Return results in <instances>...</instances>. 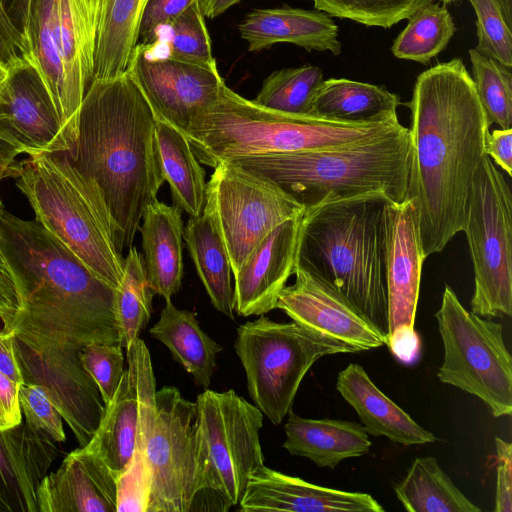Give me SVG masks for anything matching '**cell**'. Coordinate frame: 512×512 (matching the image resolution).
<instances>
[{"instance_id": "obj_12", "label": "cell", "mask_w": 512, "mask_h": 512, "mask_svg": "<svg viewBox=\"0 0 512 512\" xmlns=\"http://www.w3.org/2000/svg\"><path fill=\"white\" fill-rule=\"evenodd\" d=\"M203 464L202 491L225 510L238 505L251 475L264 465L259 433L263 413L233 390H205L196 400Z\"/></svg>"}, {"instance_id": "obj_11", "label": "cell", "mask_w": 512, "mask_h": 512, "mask_svg": "<svg viewBox=\"0 0 512 512\" xmlns=\"http://www.w3.org/2000/svg\"><path fill=\"white\" fill-rule=\"evenodd\" d=\"M444 347L442 383L482 400L494 417L512 414V360L500 323L469 312L446 285L435 313Z\"/></svg>"}, {"instance_id": "obj_20", "label": "cell", "mask_w": 512, "mask_h": 512, "mask_svg": "<svg viewBox=\"0 0 512 512\" xmlns=\"http://www.w3.org/2000/svg\"><path fill=\"white\" fill-rule=\"evenodd\" d=\"M39 512H117L116 477L88 446L70 452L36 491Z\"/></svg>"}, {"instance_id": "obj_47", "label": "cell", "mask_w": 512, "mask_h": 512, "mask_svg": "<svg viewBox=\"0 0 512 512\" xmlns=\"http://www.w3.org/2000/svg\"><path fill=\"white\" fill-rule=\"evenodd\" d=\"M19 387L18 383L0 372V430L15 427L23 421Z\"/></svg>"}, {"instance_id": "obj_57", "label": "cell", "mask_w": 512, "mask_h": 512, "mask_svg": "<svg viewBox=\"0 0 512 512\" xmlns=\"http://www.w3.org/2000/svg\"><path fill=\"white\" fill-rule=\"evenodd\" d=\"M141 2H142L143 9H144V7H145V5H146L147 0H141Z\"/></svg>"}, {"instance_id": "obj_5", "label": "cell", "mask_w": 512, "mask_h": 512, "mask_svg": "<svg viewBox=\"0 0 512 512\" xmlns=\"http://www.w3.org/2000/svg\"><path fill=\"white\" fill-rule=\"evenodd\" d=\"M225 162L269 179L304 209L373 191H381L399 204L407 197L410 130L402 126L386 135L350 144Z\"/></svg>"}, {"instance_id": "obj_10", "label": "cell", "mask_w": 512, "mask_h": 512, "mask_svg": "<svg viewBox=\"0 0 512 512\" xmlns=\"http://www.w3.org/2000/svg\"><path fill=\"white\" fill-rule=\"evenodd\" d=\"M474 269L471 312L512 315V197L510 186L485 155L465 208L464 225Z\"/></svg>"}, {"instance_id": "obj_9", "label": "cell", "mask_w": 512, "mask_h": 512, "mask_svg": "<svg viewBox=\"0 0 512 512\" xmlns=\"http://www.w3.org/2000/svg\"><path fill=\"white\" fill-rule=\"evenodd\" d=\"M234 348L251 399L274 425L292 410L299 386L317 360L352 353L345 345L294 321L278 323L263 315L239 326Z\"/></svg>"}, {"instance_id": "obj_29", "label": "cell", "mask_w": 512, "mask_h": 512, "mask_svg": "<svg viewBox=\"0 0 512 512\" xmlns=\"http://www.w3.org/2000/svg\"><path fill=\"white\" fill-rule=\"evenodd\" d=\"M155 143L162 176L169 185L173 205L189 217L201 215L206 202L205 170L186 135L169 124L157 121Z\"/></svg>"}, {"instance_id": "obj_32", "label": "cell", "mask_w": 512, "mask_h": 512, "mask_svg": "<svg viewBox=\"0 0 512 512\" xmlns=\"http://www.w3.org/2000/svg\"><path fill=\"white\" fill-rule=\"evenodd\" d=\"M25 35L32 58L52 96L67 137L68 111L57 0H31Z\"/></svg>"}, {"instance_id": "obj_56", "label": "cell", "mask_w": 512, "mask_h": 512, "mask_svg": "<svg viewBox=\"0 0 512 512\" xmlns=\"http://www.w3.org/2000/svg\"><path fill=\"white\" fill-rule=\"evenodd\" d=\"M441 2L447 4V3H451V2H454L456 0H440Z\"/></svg>"}, {"instance_id": "obj_48", "label": "cell", "mask_w": 512, "mask_h": 512, "mask_svg": "<svg viewBox=\"0 0 512 512\" xmlns=\"http://www.w3.org/2000/svg\"><path fill=\"white\" fill-rule=\"evenodd\" d=\"M485 154L504 172L512 175V128L488 131L485 137Z\"/></svg>"}, {"instance_id": "obj_18", "label": "cell", "mask_w": 512, "mask_h": 512, "mask_svg": "<svg viewBox=\"0 0 512 512\" xmlns=\"http://www.w3.org/2000/svg\"><path fill=\"white\" fill-rule=\"evenodd\" d=\"M301 216L274 228L234 274V311L238 315H264L276 309L279 294L296 269Z\"/></svg>"}, {"instance_id": "obj_24", "label": "cell", "mask_w": 512, "mask_h": 512, "mask_svg": "<svg viewBox=\"0 0 512 512\" xmlns=\"http://www.w3.org/2000/svg\"><path fill=\"white\" fill-rule=\"evenodd\" d=\"M175 205L156 200L147 206L142 217L143 262L154 295L170 301L183 278V220Z\"/></svg>"}, {"instance_id": "obj_2", "label": "cell", "mask_w": 512, "mask_h": 512, "mask_svg": "<svg viewBox=\"0 0 512 512\" xmlns=\"http://www.w3.org/2000/svg\"><path fill=\"white\" fill-rule=\"evenodd\" d=\"M411 111L407 197L415 205L427 258L441 252L464 225L474 176L485 154L490 124L472 76L460 58L416 78Z\"/></svg>"}, {"instance_id": "obj_7", "label": "cell", "mask_w": 512, "mask_h": 512, "mask_svg": "<svg viewBox=\"0 0 512 512\" xmlns=\"http://www.w3.org/2000/svg\"><path fill=\"white\" fill-rule=\"evenodd\" d=\"M21 164L15 184L29 201L35 219L97 278L117 289L124 258L96 185L76 169L67 153H42Z\"/></svg>"}, {"instance_id": "obj_54", "label": "cell", "mask_w": 512, "mask_h": 512, "mask_svg": "<svg viewBox=\"0 0 512 512\" xmlns=\"http://www.w3.org/2000/svg\"><path fill=\"white\" fill-rule=\"evenodd\" d=\"M87 9L98 21L102 0H83Z\"/></svg>"}, {"instance_id": "obj_13", "label": "cell", "mask_w": 512, "mask_h": 512, "mask_svg": "<svg viewBox=\"0 0 512 512\" xmlns=\"http://www.w3.org/2000/svg\"><path fill=\"white\" fill-rule=\"evenodd\" d=\"M205 206L213 213L233 275L274 228L304 212L272 181L231 162L214 168Z\"/></svg>"}, {"instance_id": "obj_43", "label": "cell", "mask_w": 512, "mask_h": 512, "mask_svg": "<svg viewBox=\"0 0 512 512\" xmlns=\"http://www.w3.org/2000/svg\"><path fill=\"white\" fill-rule=\"evenodd\" d=\"M117 512H147L150 479L142 452L134 450L127 467L116 477Z\"/></svg>"}, {"instance_id": "obj_28", "label": "cell", "mask_w": 512, "mask_h": 512, "mask_svg": "<svg viewBox=\"0 0 512 512\" xmlns=\"http://www.w3.org/2000/svg\"><path fill=\"white\" fill-rule=\"evenodd\" d=\"M183 239L214 308L234 319L230 259L211 210L189 217Z\"/></svg>"}, {"instance_id": "obj_50", "label": "cell", "mask_w": 512, "mask_h": 512, "mask_svg": "<svg viewBox=\"0 0 512 512\" xmlns=\"http://www.w3.org/2000/svg\"><path fill=\"white\" fill-rule=\"evenodd\" d=\"M19 152L0 137V182L5 178H18L21 171V161L16 157Z\"/></svg>"}, {"instance_id": "obj_19", "label": "cell", "mask_w": 512, "mask_h": 512, "mask_svg": "<svg viewBox=\"0 0 512 512\" xmlns=\"http://www.w3.org/2000/svg\"><path fill=\"white\" fill-rule=\"evenodd\" d=\"M243 512H383L370 494L309 483L265 465L249 478L238 504Z\"/></svg>"}, {"instance_id": "obj_25", "label": "cell", "mask_w": 512, "mask_h": 512, "mask_svg": "<svg viewBox=\"0 0 512 512\" xmlns=\"http://www.w3.org/2000/svg\"><path fill=\"white\" fill-rule=\"evenodd\" d=\"M283 447L318 467L334 469L341 461L369 452L371 441L362 424L338 419H310L288 413Z\"/></svg>"}, {"instance_id": "obj_53", "label": "cell", "mask_w": 512, "mask_h": 512, "mask_svg": "<svg viewBox=\"0 0 512 512\" xmlns=\"http://www.w3.org/2000/svg\"><path fill=\"white\" fill-rule=\"evenodd\" d=\"M3 208V204L0 198V214ZM0 283L4 285L10 291L18 294L17 286L13 277L12 272L10 271L8 264L5 260V257L1 248V234H0ZM19 295V294H18Z\"/></svg>"}, {"instance_id": "obj_22", "label": "cell", "mask_w": 512, "mask_h": 512, "mask_svg": "<svg viewBox=\"0 0 512 512\" xmlns=\"http://www.w3.org/2000/svg\"><path fill=\"white\" fill-rule=\"evenodd\" d=\"M249 51H260L277 43H291L307 51L341 53L338 26L319 10L288 6L251 11L238 25Z\"/></svg>"}, {"instance_id": "obj_46", "label": "cell", "mask_w": 512, "mask_h": 512, "mask_svg": "<svg viewBox=\"0 0 512 512\" xmlns=\"http://www.w3.org/2000/svg\"><path fill=\"white\" fill-rule=\"evenodd\" d=\"M497 481L494 512L512 511V444L495 437Z\"/></svg>"}, {"instance_id": "obj_49", "label": "cell", "mask_w": 512, "mask_h": 512, "mask_svg": "<svg viewBox=\"0 0 512 512\" xmlns=\"http://www.w3.org/2000/svg\"><path fill=\"white\" fill-rule=\"evenodd\" d=\"M0 372L18 383L24 384L14 346V331H0Z\"/></svg>"}, {"instance_id": "obj_45", "label": "cell", "mask_w": 512, "mask_h": 512, "mask_svg": "<svg viewBox=\"0 0 512 512\" xmlns=\"http://www.w3.org/2000/svg\"><path fill=\"white\" fill-rule=\"evenodd\" d=\"M31 56L25 34L10 16L0 0V64L8 69L23 58Z\"/></svg>"}, {"instance_id": "obj_40", "label": "cell", "mask_w": 512, "mask_h": 512, "mask_svg": "<svg viewBox=\"0 0 512 512\" xmlns=\"http://www.w3.org/2000/svg\"><path fill=\"white\" fill-rule=\"evenodd\" d=\"M476 14V50L512 69V32L499 0H468Z\"/></svg>"}, {"instance_id": "obj_26", "label": "cell", "mask_w": 512, "mask_h": 512, "mask_svg": "<svg viewBox=\"0 0 512 512\" xmlns=\"http://www.w3.org/2000/svg\"><path fill=\"white\" fill-rule=\"evenodd\" d=\"M400 99L384 86L346 78H329L318 87L311 115L347 123L398 119Z\"/></svg>"}, {"instance_id": "obj_35", "label": "cell", "mask_w": 512, "mask_h": 512, "mask_svg": "<svg viewBox=\"0 0 512 512\" xmlns=\"http://www.w3.org/2000/svg\"><path fill=\"white\" fill-rule=\"evenodd\" d=\"M152 292L144 267L143 257L133 245L124 258V272L120 286L115 290L116 315L120 330V345L127 348L138 338L150 319Z\"/></svg>"}, {"instance_id": "obj_52", "label": "cell", "mask_w": 512, "mask_h": 512, "mask_svg": "<svg viewBox=\"0 0 512 512\" xmlns=\"http://www.w3.org/2000/svg\"><path fill=\"white\" fill-rule=\"evenodd\" d=\"M241 0H197L204 17L215 18Z\"/></svg>"}, {"instance_id": "obj_42", "label": "cell", "mask_w": 512, "mask_h": 512, "mask_svg": "<svg viewBox=\"0 0 512 512\" xmlns=\"http://www.w3.org/2000/svg\"><path fill=\"white\" fill-rule=\"evenodd\" d=\"M19 404L22 416L31 426L44 431L57 443L65 441L63 418L44 387L38 384L20 385Z\"/></svg>"}, {"instance_id": "obj_14", "label": "cell", "mask_w": 512, "mask_h": 512, "mask_svg": "<svg viewBox=\"0 0 512 512\" xmlns=\"http://www.w3.org/2000/svg\"><path fill=\"white\" fill-rule=\"evenodd\" d=\"M416 208L411 199L387 207V346L403 362L419 352L415 318L425 257L420 245Z\"/></svg>"}, {"instance_id": "obj_8", "label": "cell", "mask_w": 512, "mask_h": 512, "mask_svg": "<svg viewBox=\"0 0 512 512\" xmlns=\"http://www.w3.org/2000/svg\"><path fill=\"white\" fill-rule=\"evenodd\" d=\"M135 449L142 452L150 479L147 512H188L203 484L197 403L176 387L139 403Z\"/></svg>"}, {"instance_id": "obj_44", "label": "cell", "mask_w": 512, "mask_h": 512, "mask_svg": "<svg viewBox=\"0 0 512 512\" xmlns=\"http://www.w3.org/2000/svg\"><path fill=\"white\" fill-rule=\"evenodd\" d=\"M197 0H147L143 9L138 42L151 45L159 40V31Z\"/></svg>"}, {"instance_id": "obj_3", "label": "cell", "mask_w": 512, "mask_h": 512, "mask_svg": "<svg viewBox=\"0 0 512 512\" xmlns=\"http://www.w3.org/2000/svg\"><path fill=\"white\" fill-rule=\"evenodd\" d=\"M155 119L125 71L93 80L83 97L76 139L67 153L98 188L113 223L120 253L133 244L145 209L163 185Z\"/></svg>"}, {"instance_id": "obj_36", "label": "cell", "mask_w": 512, "mask_h": 512, "mask_svg": "<svg viewBox=\"0 0 512 512\" xmlns=\"http://www.w3.org/2000/svg\"><path fill=\"white\" fill-rule=\"evenodd\" d=\"M323 80L322 70L313 65L276 70L264 80L253 101L283 113L311 115L314 95Z\"/></svg>"}, {"instance_id": "obj_31", "label": "cell", "mask_w": 512, "mask_h": 512, "mask_svg": "<svg viewBox=\"0 0 512 512\" xmlns=\"http://www.w3.org/2000/svg\"><path fill=\"white\" fill-rule=\"evenodd\" d=\"M138 424V392L135 379L127 369L86 445L100 455L115 477L122 473L133 456Z\"/></svg>"}, {"instance_id": "obj_55", "label": "cell", "mask_w": 512, "mask_h": 512, "mask_svg": "<svg viewBox=\"0 0 512 512\" xmlns=\"http://www.w3.org/2000/svg\"><path fill=\"white\" fill-rule=\"evenodd\" d=\"M7 74V69H5L1 64H0V83L3 81V79L5 78Z\"/></svg>"}, {"instance_id": "obj_34", "label": "cell", "mask_w": 512, "mask_h": 512, "mask_svg": "<svg viewBox=\"0 0 512 512\" xmlns=\"http://www.w3.org/2000/svg\"><path fill=\"white\" fill-rule=\"evenodd\" d=\"M455 30L448 9L440 3H428L408 18L391 52L396 58L426 64L446 48Z\"/></svg>"}, {"instance_id": "obj_30", "label": "cell", "mask_w": 512, "mask_h": 512, "mask_svg": "<svg viewBox=\"0 0 512 512\" xmlns=\"http://www.w3.org/2000/svg\"><path fill=\"white\" fill-rule=\"evenodd\" d=\"M141 0H102L94 49L93 80L123 74L138 44Z\"/></svg>"}, {"instance_id": "obj_39", "label": "cell", "mask_w": 512, "mask_h": 512, "mask_svg": "<svg viewBox=\"0 0 512 512\" xmlns=\"http://www.w3.org/2000/svg\"><path fill=\"white\" fill-rule=\"evenodd\" d=\"M434 0H313L316 10L365 26L390 28Z\"/></svg>"}, {"instance_id": "obj_17", "label": "cell", "mask_w": 512, "mask_h": 512, "mask_svg": "<svg viewBox=\"0 0 512 512\" xmlns=\"http://www.w3.org/2000/svg\"><path fill=\"white\" fill-rule=\"evenodd\" d=\"M295 282L280 292L277 307L292 321L348 347L352 353L387 345V335L315 275L295 269Z\"/></svg>"}, {"instance_id": "obj_1", "label": "cell", "mask_w": 512, "mask_h": 512, "mask_svg": "<svg viewBox=\"0 0 512 512\" xmlns=\"http://www.w3.org/2000/svg\"><path fill=\"white\" fill-rule=\"evenodd\" d=\"M1 248L21 310L14 319L20 365L37 375L67 377L82 368V349L120 344L115 290L97 278L62 242L34 220L4 207Z\"/></svg>"}, {"instance_id": "obj_16", "label": "cell", "mask_w": 512, "mask_h": 512, "mask_svg": "<svg viewBox=\"0 0 512 512\" xmlns=\"http://www.w3.org/2000/svg\"><path fill=\"white\" fill-rule=\"evenodd\" d=\"M0 137L29 157L71 149L32 55L10 66L0 83Z\"/></svg>"}, {"instance_id": "obj_6", "label": "cell", "mask_w": 512, "mask_h": 512, "mask_svg": "<svg viewBox=\"0 0 512 512\" xmlns=\"http://www.w3.org/2000/svg\"><path fill=\"white\" fill-rule=\"evenodd\" d=\"M403 125L398 119L347 123L279 112L221 88L217 101L185 135L201 164L215 168L236 158L332 147L375 138Z\"/></svg>"}, {"instance_id": "obj_15", "label": "cell", "mask_w": 512, "mask_h": 512, "mask_svg": "<svg viewBox=\"0 0 512 512\" xmlns=\"http://www.w3.org/2000/svg\"><path fill=\"white\" fill-rule=\"evenodd\" d=\"M126 72L155 119L184 134L217 101L225 84L218 69L153 56L150 45L140 43L135 46Z\"/></svg>"}, {"instance_id": "obj_27", "label": "cell", "mask_w": 512, "mask_h": 512, "mask_svg": "<svg viewBox=\"0 0 512 512\" xmlns=\"http://www.w3.org/2000/svg\"><path fill=\"white\" fill-rule=\"evenodd\" d=\"M165 302L158 322L149 333L170 350L197 386L208 388L222 346L200 328L194 313L178 309L171 300Z\"/></svg>"}, {"instance_id": "obj_38", "label": "cell", "mask_w": 512, "mask_h": 512, "mask_svg": "<svg viewBox=\"0 0 512 512\" xmlns=\"http://www.w3.org/2000/svg\"><path fill=\"white\" fill-rule=\"evenodd\" d=\"M165 56L184 63L217 69L210 36L197 1L172 20Z\"/></svg>"}, {"instance_id": "obj_41", "label": "cell", "mask_w": 512, "mask_h": 512, "mask_svg": "<svg viewBox=\"0 0 512 512\" xmlns=\"http://www.w3.org/2000/svg\"><path fill=\"white\" fill-rule=\"evenodd\" d=\"M122 349L120 344L94 343L81 352L83 367L96 383L105 406L113 398L125 371Z\"/></svg>"}, {"instance_id": "obj_33", "label": "cell", "mask_w": 512, "mask_h": 512, "mask_svg": "<svg viewBox=\"0 0 512 512\" xmlns=\"http://www.w3.org/2000/svg\"><path fill=\"white\" fill-rule=\"evenodd\" d=\"M409 512H480L452 482L432 456L417 457L395 488Z\"/></svg>"}, {"instance_id": "obj_23", "label": "cell", "mask_w": 512, "mask_h": 512, "mask_svg": "<svg viewBox=\"0 0 512 512\" xmlns=\"http://www.w3.org/2000/svg\"><path fill=\"white\" fill-rule=\"evenodd\" d=\"M336 389L356 411L366 432L385 436L404 446L422 445L436 440L435 435L387 397L370 379L365 369L350 363L338 373Z\"/></svg>"}, {"instance_id": "obj_4", "label": "cell", "mask_w": 512, "mask_h": 512, "mask_svg": "<svg viewBox=\"0 0 512 512\" xmlns=\"http://www.w3.org/2000/svg\"><path fill=\"white\" fill-rule=\"evenodd\" d=\"M381 191L304 209L296 268L331 286L387 335V207Z\"/></svg>"}, {"instance_id": "obj_21", "label": "cell", "mask_w": 512, "mask_h": 512, "mask_svg": "<svg viewBox=\"0 0 512 512\" xmlns=\"http://www.w3.org/2000/svg\"><path fill=\"white\" fill-rule=\"evenodd\" d=\"M56 443L27 421L0 430V512H39L36 491L59 455Z\"/></svg>"}, {"instance_id": "obj_51", "label": "cell", "mask_w": 512, "mask_h": 512, "mask_svg": "<svg viewBox=\"0 0 512 512\" xmlns=\"http://www.w3.org/2000/svg\"><path fill=\"white\" fill-rule=\"evenodd\" d=\"M5 6L19 29L25 34L31 0H3ZM26 36V35H25Z\"/></svg>"}, {"instance_id": "obj_37", "label": "cell", "mask_w": 512, "mask_h": 512, "mask_svg": "<svg viewBox=\"0 0 512 512\" xmlns=\"http://www.w3.org/2000/svg\"><path fill=\"white\" fill-rule=\"evenodd\" d=\"M472 79L490 125L512 128V72L498 61L469 50Z\"/></svg>"}]
</instances>
